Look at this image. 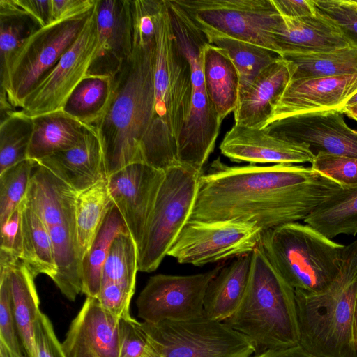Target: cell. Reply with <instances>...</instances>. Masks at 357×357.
Listing matches in <instances>:
<instances>
[{
  "mask_svg": "<svg viewBox=\"0 0 357 357\" xmlns=\"http://www.w3.org/2000/svg\"><path fill=\"white\" fill-rule=\"evenodd\" d=\"M342 187L311 167L229 166L218 158L199 176L188 221L245 223L265 231L304 220Z\"/></svg>",
  "mask_w": 357,
  "mask_h": 357,
  "instance_id": "obj_1",
  "label": "cell"
},
{
  "mask_svg": "<svg viewBox=\"0 0 357 357\" xmlns=\"http://www.w3.org/2000/svg\"><path fill=\"white\" fill-rule=\"evenodd\" d=\"M155 40L134 37L131 55L114 78L113 93L94 126L100 142L107 177L135 162H143L141 144L154 104Z\"/></svg>",
  "mask_w": 357,
  "mask_h": 357,
  "instance_id": "obj_2",
  "label": "cell"
},
{
  "mask_svg": "<svg viewBox=\"0 0 357 357\" xmlns=\"http://www.w3.org/2000/svg\"><path fill=\"white\" fill-rule=\"evenodd\" d=\"M192 95L190 66L177 45L164 0L156 25L153 110L141 144L143 162L164 171L178 164L177 142Z\"/></svg>",
  "mask_w": 357,
  "mask_h": 357,
  "instance_id": "obj_3",
  "label": "cell"
},
{
  "mask_svg": "<svg viewBox=\"0 0 357 357\" xmlns=\"http://www.w3.org/2000/svg\"><path fill=\"white\" fill-rule=\"evenodd\" d=\"M357 294V240L345 245L339 273L317 294L295 291L299 344L317 357H357L353 316Z\"/></svg>",
  "mask_w": 357,
  "mask_h": 357,
  "instance_id": "obj_4",
  "label": "cell"
},
{
  "mask_svg": "<svg viewBox=\"0 0 357 357\" xmlns=\"http://www.w3.org/2000/svg\"><path fill=\"white\" fill-rule=\"evenodd\" d=\"M224 322L245 336L255 347V354L299 344L295 290L259 246L251 253L244 297Z\"/></svg>",
  "mask_w": 357,
  "mask_h": 357,
  "instance_id": "obj_5",
  "label": "cell"
},
{
  "mask_svg": "<svg viewBox=\"0 0 357 357\" xmlns=\"http://www.w3.org/2000/svg\"><path fill=\"white\" fill-rule=\"evenodd\" d=\"M259 247L289 286L312 294L335 280L345 245L296 222L263 231Z\"/></svg>",
  "mask_w": 357,
  "mask_h": 357,
  "instance_id": "obj_6",
  "label": "cell"
},
{
  "mask_svg": "<svg viewBox=\"0 0 357 357\" xmlns=\"http://www.w3.org/2000/svg\"><path fill=\"white\" fill-rule=\"evenodd\" d=\"M78 192L38 163L22 200L49 232L56 265L52 280L70 301L82 293V260L77 245L75 202Z\"/></svg>",
  "mask_w": 357,
  "mask_h": 357,
  "instance_id": "obj_7",
  "label": "cell"
},
{
  "mask_svg": "<svg viewBox=\"0 0 357 357\" xmlns=\"http://www.w3.org/2000/svg\"><path fill=\"white\" fill-rule=\"evenodd\" d=\"M142 324L147 335L142 357H252L256 353L245 336L204 313L187 320Z\"/></svg>",
  "mask_w": 357,
  "mask_h": 357,
  "instance_id": "obj_8",
  "label": "cell"
},
{
  "mask_svg": "<svg viewBox=\"0 0 357 357\" xmlns=\"http://www.w3.org/2000/svg\"><path fill=\"white\" fill-rule=\"evenodd\" d=\"M201 173L180 164L165 171V177L138 248V268L155 271L192 212Z\"/></svg>",
  "mask_w": 357,
  "mask_h": 357,
  "instance_id": "obj_9",
  "label": "cell"
},
{
  "mask_svg": "<svg viewBox=\"0 0 357 357\" xmlns=\"http://www.w3.org/2000/svg\"><path fill=\"white\" fill-rule=\"evenodd\" d=\"M205 33L248 42L278 54L283 20L272 0H174Z\"/></svg>",
  "mask_w": 357,
  "mask_h": 357,
  "instance_id": "obj_10",
  "label": "cell"
},
{
  "mask_svg": "<svg viewBox=\"0 0 357 357\" xmlns=\"http://www.w3.org/2000/svg\"><path fill=\"white\" fill-rule=\"evenodd\" d=\"M91 10L54 22L29 36L10 61L0 97L21 109L26 96L76 40Z\"/></svg>",
  "mask_w": 357,
  "mask_h": 357,
  "instance_id": "obj_11",
  "label": "cell"
},
{
  "mask_svg": "<svg viewBox=\"0 0 357 357\" xmlns=\"http://www.w3.org/2000/svg\"><path fill=\"white\" fill-rule=\"evenodd\" d=\"M262 232L245 223L188 221L167 255L180 264L202 266L252 253L259 246Z\"/></svg>",
  "mask_w": 357,
  "mask_h": 357,
  "instance_id": "obj_12",
  "label": "cell"
},
{
  "mask_svg": "<svg viewBox=\"0 0 357 357\" xmlns=\"http://www.w3.org/2000/svg\"><path fill=\"white\" fill-rule=\"evenodd\" d=\"M97 2L76 40L26 96L21 109L27 115L35 117L62 109L70 94L86 76L98 47Z\"/></svg>",
  "mask_w": 357,
  "mask_h": 357,
  "instance_id": "obj_13",
  "label": "cell"
},
{
  "mask_svg": "<svg viewBox=\"0 0 357 357\" xmlns=\"http://www.w3.org/2000/svg\"><path fill=\"white\" fill-rule=\"evenodd\" d=\"M222 266L190 275L151 276L137 299L138 317L144 322L156 324L202 315L206 288Z\"/></svg>",
  "mask_w": 357,
  "mask_h": 357,
  "instance_id": "obj_14",
  "label": "cell"
},
{
  "mask_svg": "<svg viewBox=\"0 0 357 357\" xmlns=\"http://www.w3.org/2000/svg\"><path fill=\"white\" fill-rule=\"evenodd\" d=\"M264 128L279 138L307 145L314 155L324 152L357 158V130L347 124L342 109L298 114Z\"/></svg>",
  "mask_w": 357,
  "mask_h": 357,
  "instance_id": "obj_15",
  "label": "cell"
},
{
  "mask_svg": "<svg viewBox=\"0 0 357 357\" xmlns=\"http://www.w3.org/2000/svg\"><path fill=\"white\" fill-rule=\"evenodd\" d=\"M165 171L144 162L130 164L107 177L108 190L137 249Z\"/></svg>",
  "mask_w": 357,
  "mask_h": 357,
  "instance_id": "obj_16",
  "label": "cell"
},
{
  "mask_svg": "<svg viewBox=\"0 0 357 357\" xmlns=\"http://www.w3.org/2000/svg\"><path fill=\"white\" fill-rule=\"evenodd\" d=\"M98 47L87 75L114 77L134 45L132 0H98Z\"/></svg>",
  "mask_w": 357,
  "mask_h": 357,
  "instance_id": "obj_17",
  "label": "cell"
},
{
  "mask_svg": "<svg viewBox=\"0 0 357 357\" xmlns=\"http://www.w3.org/2000/svg\"><path fill=\"white\" fill-rule=\"evenodd\" d=\"M221 153L236 162L256 164L312 163L315 155L305 144L289 142L271 134L265 128L235 125L225 134Z\"/></svg>",
  "mask_w": 357,
  "mask_h": 357,
  "instance_id": "obj_18",
  "label": "cell"
},
{
  "mask_svg": "<svg viewBox=\"0 0 357 357\" xmlns=\"http://www.w3.org/2000/svg\"><path fill=\"white\" fill-rule=\"evenodd\" d=\"M61 346L66 357H119V319L86 297Z\"/></svg>",
  "mask_w": 357,
  "mask_h": 357,
  "instance_id": "obj_19",
  "label": "cell"
},
{
  "mask_svg": "<svg viewBox=\"0 0 357 357\" xmlns=\"http://www.w3.org/2000/svg\"><path fill=\"white\" fill-rule=\"evenodd\" d=\"M356 92L357 74L291 79L270 123L298 114L342 109Z\"/></svg>",
  "mask_w": 357,
  "mask_h": 357,
  "instance_id": "obj_20",
  "label": "cell"
},
{
  "mask_svg": "<svg viewBox=\"0 0 357 357\" xmlns=\"http://www.w3.org/2000/svg\"><path fill=\"white\" fill-rule=\"evenodd\" d=\"M291 79L289 63L280 56L238 96L234 111V124L254 128L266 127Z\"/></svg>",
  "mask_w": 357,
  "mask_h": 357,
  "instance_id": "obj_21",
  "label": "cell"
},
{
  "mask_svg": "<svg viewBox=\"0 0 357 357\" xmlns=\"http://www.w3.org/2000/svg\"><path fill=\"white\" fill-rule=\"evenodd\" d=\"M37 163L78 193L107 178L102 147L94 126H85L83 135L75 146Z\"/></svg>",
  "mask_w": 357,
  "mask_h": 357,
  "instance_id": "obj_22",
  "label": "cell"
},
{
  "mask_svg": "<svg viewBox=\"0 0 357 357\" xmlns=\"http://www.w3.org/2000/svg\"><path fill=\"white\" fill-rule=\"evenodd\" d=\"M275 35L278 55L284 53H310L334 50L349 46L337 26L317 10L301 18L282 17Z\"/></svg>",
  "mask_w": 357,
  "mask_h": 357,
  "instance_id": "obj_23",
  "label": "cell"
},
{
  "mask_svg": "<svg viewBox=\"0 0 357 357\" xmlns=\"http://www.w3.org/2000/svg\"><path fill=\"white\" fill-rule=\"evenodd\" d=\"M251 253L236 257L223 266L209 282L204 298V313L209 319L225 321L238 308L246 291Z\"/></svg>",
  "mask_w": 357,
  "mask_h": 357,
  "instance_id": "obj_24",
  "label": "cell"
},
{
  "mask_svg": "<svg viewBox=\"0 0 357 357\" xmlns=\"http://www.w3.org/2000/svg\"><path fill=\"white\" fill-rule=\"evenodd\" d=\"M8 271L13 312L25 357H37L33 328L40 312L34 277L20 259L0 272Z\"/></svg>",
  "mask_w": 357,
  "mask_h": 357,
  "instance_id": "obj_25",
  "label": "cell"
},
{
  "mask_svg": "<svg viewBox=\"0 0 357 357\" xmlns=\"http://www.w3.org/2000/svg\"><path fill=\"white\" fill-rule=\"evenodd\" d=\"M33 121L27 159L36 162L75 146L86 126L63 109L33 117Z\"/></svg>",
  "mask_w": 357,
  "mask_h": 357,
  "instance_id": "obj_26",
  "label": "cell"
},
{
  "mask_svg": "<svg viewBox=\"0 0 357 357\" xmlns=\"http://www.w3.org/2000/svg\"><path fill=\"white\" fill-rule=\"evenodd\" d=\"M204 77L208 97L222 122L237 105L239 76L226 51L209 43L204 50Z\"/></svg>",
  "mask_w": 357,
  "mask_h": 357,
  "instance_id": "obj_27",
  "label": "cell"
},
{
  "mask_svg": "<svg viewBox=\"0 0 357 357\" xmlns=\"http://www.w3.org/2000/svg\"><path fill=\"white\" fill-rule=\"evenodd\" d=\"M304 223L332 239L357 234V184L342 186L317 206Z\"/></svg>",
  "mask_w": 357,
  "mask_h": 357,
  "instance_id": "obj_28",
  "label": "cell"
},
{
  "mask_svg": "<svg viewBox=\"0 0 357 357\" xmlns=\"http://www.w3.org/2000/svg\"><path fill=\"white\" fill-rule=\"evenodd\" d=\"M126 231H129L125 221L113 203L82 261V293L86 297H98L111 245L119 233Z\"/></svg>",
  "mask_w": 357,
  "mask_h": 357,
  "instance_id": "obj_29",
  "label": "cell"
},
{
  "mask_svg": "<svg viewBox=\"0 0 357 357\" xmlns=\"http://www.w3.org/2000/svg\"><path fill=\"white\" fill-rule=\"evenodd\" d=\"M21 207L22 248L20 259L34 278L45 274L53 280L57 268L47 227L40 217L23 202Z\"/></svg>",
  "mask_w": 357,
  "mask_h": 357,
  "instance_id": "obj_30",
  "label": "cell"
},
{
  "mask_svg": "<svg viewBox=\"0 0 357 357\" xmlns=\"http://www.w3.org/2000/svg\"><path fill=\"white\" fill-rule=\"evenodd\" d=\"M280 56L289 63L291 79L357 74V48L351 46L322 52L284 53Z\"/></svg>",
  "mask_w": 357,
  "mask_h": 357,
  "instance_id": "obj_31",
  "label": "cell"
},
{
  "mask_svg": "<svg viewBox=\"0 0 357 357\" xmlns=\"http://www.w3.org/2000/svg\"><path fill=\"white\" fill-rule=\"evenodd\" d=\"M113 87L112 77L86 75L70 94L62 109L83 124L95 126L109 105Z\"/></svg>",
  "mask_w": 357,
  "mask_h": 357,
  "instance_id": "obj_32",
  "label": "cell"
},
{
  "mask_svg": "<svg viewBox=\"0 0 357 357\" xmlns=\"http://www.w3.org/2000/svg\"><path fill=\"white\" fill-rule=\"evenodd\" d=\"M112 204L107 178L77 194L75 222L78 250L82 261Z\"/></svg>",
  "mask_w": 357,
  "mask_h": 357,
  "instance_id": "obj_33",
  "label": "cell"
},
{
  "mask_svg": "<svg viewBox=\"0 0 357 357\" xmlns=\"http://www.w3.org/2000/svg\"><path fill=\"white\" fill-rule=\"evenodd\" d=\"M41 28L13 0H0V89L7 79L10 61L26 39Z\"/></svg>",
  "mask_w": 357,
  "mask_h": 357,
  "instance_id": "obj_34",
  "label": "cell"
},
{
  "mask_svg": "<svg viewBox=\"0 0 357 357\" xmlns=\"http://www.w3.org/2000/svg\"><path fill=\"white\" fill-rule=\"evenodd\" d=\"M204 33L209 43L226 51L235 66L239 76V95L263 69L280 56L268 49L248 42L218 33Z\"/></svg>",
  "mask_w": 357,
  "mask_h": 357,
  "instance_id": "obj_35",
  "label": "cell"
},
{
  "mask_svg": "<svg viewBox=\"0 0 357 357\" xmlns=\"http://www.w3.org/2000/svg\"><path fill=\"white\" fill-rule=\"evenodd\" d=\"M33 128V117L22 109L1 115L0 174L27 159Z\"/></svg>",
  "mask_w": 357,
  "mask_h": 357,
  "instance_id": "obj_36",
  "label": "cell"
},
{
  "mask_svg": "<svg viewBox=\"0 0 357 357\" xmlns=\"http://www.w3.org/2000/svg\"><path fill=\"white\" fill-rule=\"evenodd\" d=\"M137 271V244L129 231L119 233L114 239L105 261L102 282H116L135 290Z\"/></svg>",
  "mask_w": 357,
  "mask_h": 357,
  "instance_id": "obj_37",
  "label": "cell"
},
{
  "mask_svg": "<svg viewBox=\"0 0 357 357\" xmlns=\"http://www.w3.org/2000/svg\"><path fill=\"white\" fill-rule=\"evenodd\" d=\"M36 165L26 159L0 174V226L24 199Z\"/></svg>",
  "mask_w": 357,
  "mask_h": 357,
  "instance_id": "obj_38",
  "label": "cell"
},
{
  "mask_svg": "<svg viewBox=\"0 0 357 357\" xmlns=\"http://www.w3.org/2000/svg\"><path fill=\"white\" fill-rule=\"evenodd\" d=\"M318 12L337 26L349 46L357 48V6L354 0H313Z\"/></svg>",
  "mask_w": 357,
  "mask_h": 357,
  "instance_id": "obj_39",
  "label": "cell"
},
{
  "mask_svg": "<svg viewBox=\"0 0 357 357\" xmlns=\"http://www.w3.org/2000/svg\"><path fill=\"white\" fill-rule=\"evenodd\" d=\"M0 342L12 357H25L15 321L8 271L0 273Z\"/></svg>",
  "mask_w": 357,
  "mask_h": 357,
  "instance_id": "obj_40",
  "label": "cell"
},
{
  "mask_svg": "<svg viewBox=\"0 0 357 357\" xmlns=\"http://www.w3.org/2000/svg\"><path fill=\"white\" fill-rule=\"evenodd\" d=\"M311 167L342 186L357 184V158L319 152L315 155Z\"/></svg>",
  "mask_w": 357,
  "mask_h": 357,
  "instance_id": "obj_41",
  "label": "cell"
},
{
  "mask_svg": "<svg viewBox=\"0 0 357 357\" xmlns=\"http://www.w3.org/2000/svg\"><path fill=\"white\" fill-rule=\"evenodd\" d=\"M146 342L142 322L131 316L119 319V357H142Z\"/></svg>",
  "mask_w": 357,
  "mask_h": 357,
  "instance_id": "obj_42",
  "label": "cell"
},
{
  "mask_svg": "<svg viewBox=\"0 0 357 357\" xmlns=\"http://www.w3.org/2000/svg\"><path fill=\"white\" fill-rule=\"evenodd\" d=\"M135 293L124 285L112 282L101 283L97 298L102 307L118 319L130 317V303Z\"/></svg>",
  "mask_w": 357,
  "mask_h": 357,
  "instance_id": "obj_43",
  "label": "cell"
},
{
  "mask_svg": "<svg viewBox=\"0 0 357 357\" xmlns=\"http://www.w3.org/2000/svg\"><path fill=\"white\" fill-rule=\"evenodd\" d=\"M0 227V255L15 261L20 260L22 248L21 203Z\"/></svg>",
  "mask_w": 357,
  "mask_h": 357,
  "instance_id": "obj_44",
  "label": "cell"
},
{
  "mask_svg": "<svg viewBox=\"0 0 357 357\" xmlns=\"http://www.w3.org/2000/svg\"><path fill=\"white\" fill-rule=\"evenodd\" d=\"M33 337L37 357H66L50 320L41 312L34 324Z\"/></svg>",
  "mask_w": 357,
  "mask_h": 357,
  "instance_id": "obj_45",
  "label": "cell"
},
{
  "mask_svg": "<svg viewBox=\"0 0 357 357\" xmlns=\"http://www.w3.org/2000/svg\"><path fill=\"white\" fill-rule=\"evenodd\" d=\"M96 0H51L52 22L91 10Z\"/></svg>",
  "mask_w": 357,
  "mask_h": 357,
  "instance_id": "obj_46",
  "label": "cell"
},
{
  "mask_svg": "<svg viewBox=\"0 0 357 357\" xmlns=\"http://www.w3.org/2000/svg\"><path fill=\"white\" fill-rule=\"evenodd\" d=\"M278 13L284 17L296 19L317 13L313 0H272Z\"/></svg>",
  "mask_w": 357,
  "mask_h": 357,
  "instance_id": "obj_47",
  "label": "cell"
},
{
  "mask_svg": "<svg viewBox=\"0 0 357 357\" xmlns=\"http://www.w3.org/2000/svg\"><path fill=\"white\" fill-rule=\"evenodd\" d=\"M13 1L23 12L34 19L40 27L52 23L51 0H13Z\"/></svg>",
  "mask_w": 357,
  "mask_h": 357,
  "instance_id": "obj_48",
  "label": "cell"
},
{
  "mask_svg": "<svg viewBox=\"0 0 357 357\" xmlns=\"http://www.w3.org/2000/svg\"><path fill=\"white\" fill-rule=\"evenodd\" d=\"M252 357H317L300 344L295 346L278 348V349H269L262 352L257 353Z\"/></svg>",
  "mask_w": 357,
  "mask_h": 357,
  "instance_id": "obj_49",
  "label": "cell"
},
{
  "mask_svg": "<svg viewBox=\"0 0 357 357\" xmlns=\"http://www.w3.org/2000/svg\"><path fill=\"white\" fill-rule=\"evenodd\" d=\"M353 335L354 343L357 349V294L355 299L353 316Z\"/></svg>",
  "mask_w": 357,
  "mask_h": 357,
  "instance_id": "obj_50",
  "label": "cell"
},
{
  "mask_svg": "<svg viewBox=\"0 0 357 357\" xmlns=\"http://www.w3.org/2000/svg\"><path fill=\"white\" fill-rule=\"evenodd\" d=\"M342 111L344 114L357 121V105L351 107H344Z\"/></svg>",
  "mask_w": 357,
  "mask_h": 357,
  "instance_id": "obj_51",
  "label": "cell"
},
{
  "mask_svg": "<svg viewBox=\"0 0 357 357\" xmlns=\"http://www.w3.org/2000/svg\"><path fill=\"white\" fill-rule=\"evenodd\" d=\"M356 105H357V92L347 100L344 107H351Z\"/></svg>",
  "mask_w": 357,
  "mask_h": 357,
  "instance_id": "obj_52",
  "label": "cell"
},
{
  "mask_svg": "<svg viewBox=\"0 0 357 357\" xmlns=\"http://www.w3.org/2000/svg\"><path fill=\"white\" fill-rule=\"evenodd\" d=\"M0 357H9L7 349L1 342H0Z\"/></svg>",
  "mask_w": 357,
  "mask_h": 357,
  "instance_id": "obj_53",
  "label": "cell"
},
{
  "mask_svg": "<svg viewBox=\"0 0 357 357\" xmlns=\"http://www.w3.org/2000/svg\"><path fill=\"white\" fill-rule=\"evenodd\" d=\"M356 6H357V1H356Z\"/></svg>",
  "mask_w": 357,
  "mask_h": 357,
  "instance_id": "obj_54",
  "label": "cell"
},
{
  "mask_svg": "<svg viewBox=\"0 0 357 357\" xmlns=\"http://www.w3.org/2000/svg\"><path fill=\"white\" fill-rule=\"evenodd\" d=\"M8 355H9V357H12V356H10L9 353H8Z\"/></svg>",
  "mask_w": 357,
  "mask_h": 357,
  "instance_id": "obj_55",
  "label": "cell"
}]
</instances>
